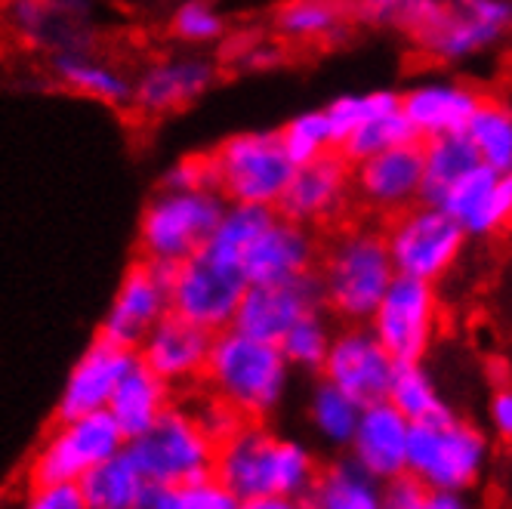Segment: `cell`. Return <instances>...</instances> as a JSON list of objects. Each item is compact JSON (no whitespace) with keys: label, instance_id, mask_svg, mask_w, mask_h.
Segmentation results:
<instances>
[{"label":"cell","instance_id":"obj_45","mask_svg":"<svg viewBox=\"0 0 512 509\" xmlns=\"http://www.w3.org/2000/svg\"><path fill=\"white\" fill-rule=\"evenodd\" d=\"M401 4H405V0H349V10L364 16V19H371V22H389L392 25Z\"/></svg>","mask_w":512,"mask_h":509},{"label":"cell","instance_id":"obj_18","mask_svg":"<svg viewBox=\"0 0 512 509\" xmlns=\"http://www.w3.org/2000/svg\"><path fill=\"white\" fill-rule=\"evenodd\" d=\"M324 312L321 300V284L318 275H300L287 281H269V284H250L247 294L235 312L232 327L238 331L266 340V343H281V337L294 327L300 318Z\"/></svg>","mask_w":512,"mask_h":509},{"label":"cell","instance_id":"obj_5","mask_svg":"<svg viewBox=\"0 0 512 509\" xmlns=\"http://www.w3.org/2000/svg\"><path fill=\"white\" fill-rule=\"evenodd\" d=\"M491 463L494 435L454 408L442 417L411 423L408 472L429 491L472 494L488 479Z\"/></svg>","mask_w":512,"mask_h":509},{"label":"cell","instance_id":"obj_28","mask_svg":"<svg viewBox=\"0 0 512 509\" xmlns=\"http://www.w3.org/2000/svg\"><path fill=\"white\" fill-rule=\"evenodd\" d=\"M306 503L309 509H383V482L352 457H337L321 463Z\"/></svg>","mask_w":512,"mask_h":509},{"label":"cell","instance_id":"obj_15","mask_svg":"<svg viewBox=\"0 0 512 509\" xmlns=\"http://www.w3.org/2000/svg\"><path fill=\"white\" fill-rule=\"evenodd\" d=\"M7 25L31 50H96V10L90 0H10Z\"/></svg>","mask_w":512,"mask_h":509},{"label":"cell","instance_id":"obj_9","mask_svg":"<svg viewBox=\"0 0 512 509\" xmlns=\"http://www.w3.org/2000/svg\"><path fill=\"white\" fill-rule=\"evenodd\" d=\"M247 287L250 281L241 263L204 244L173 269L170 312L204 327L210 334H219L232 327Z\"/></svg>","mask_w":512,"mask_h":509},{"label":"cell","instance_id":"obj_14","mask_svg":"<svg viewBox=\"0 0 512 509\" xmlns=\"http://www.w3.org/2000/svg\"><path fill=\"white\" fill-rule=\"evenodd\" d=\"M398 361L377 340L371 324H343L334 331L331 349L321 365L327 383L349 392L355 402L371 405L389 395V383Z\"/></svg>","mask_w":512,"mask_h":509},{"label":"cell","instance_id":"obj_23","mask_svg":"<svg viewBox=\"0 0 512 509\" xmlns=\"http://www.w3.org/2000/svg\"><path fill=\"white\" fill-rule=\"evenodd\" d=\"M321 250L315 244V235L309 226L275 216V220L260 232L241 257V269L250 284H269V281H287L315 272Z\"/></svg>","mask_w":512,"mask_h":509},{"label":"cell","instance_id":"obj_12","mask_svg":"<svg viewBox=\"0 0 512 509\" xmlns=\"http://www.w3.org/2000/svg\"><path fill=\"white\" fill-rule=\"evenodd\" d=\"M368 324L395 361H423L442 324L435 284L395 275Z\"/></svg>","mask_w":512,"mask_h":509},{"label":"cell","instance_id":"obj_16","mask_svg":"<svg viewBox=\"0 0 512 509\" xmlns=\"http://www.w3.org/2000/svg\"><path fill=\"white\" fill-rule=\"evenodd\" d=\"M352 198L383 220L423 198V145H395L352 164Z\"/></svg>","mask_w":512,"mask_h":509},{"label":"cell","instance_id":"obj_6","mask_svg":"<svg viewBox=\"0 0 512 509\" xmlns=\"http://www.w3.org/2000/svg\"><path fill=\"white\" fill-rule=\"evenodd\" d=\"M226 204L229 201L210 186H161L139 216V257L161 266H179L189 260L210 241Z\"/></svg>","mask_w":512,"mask_h":509},{"label":"cell","instance_id":"obj_27","mask_svg":"<svg viewBox=\"0 0 512 509\" xmlns=\"http://www.w3.org/2000/svg\"><path fill=\"white\" fill-rule=\"evenodd\" d=\"M50 75L65 90L96 99L102 105L124 108L133 102V81L112 62H105L93 50L56 53L50 56Z\"/></svg>","mask_w":512,"mask_h":509},{"label":"cell","instance_id":"obj_41","mask_svg":"<svg viewBox=\"0 0 512 509\" xmlns=\"http://www.w3.org/2000/svg\"><path fill=\"white\" fill-rule=\"evenodd\" d=\"M16 509H87L78 482H31Z\"/></svg>","mask_w":512,"mask_h":509},{"label":"cell","instance_id":"obj_19","mask_svg":"<svg viewBox=\"0 0 512 509\" xmlns=\"http://www.w3.org/2000/svg\"><path fill=\"white\" fill-rule=\"evenodd\" d=\"M216 62L201 53H173L145 65L133 78V108L145 118H164L198 102L216 81Z\"/></svg>","mask_w":512,"mask_h":509},{"label":"cell","instance_id":"obj_42","mask_svg":"<svg viewBox=\"0 0 512 509\" xmlns=\"http://www.w3.org/2000/svg\"><path fill=\"white\" fill-rule=\"evenodd\" d=\"M192 411H195V417H198V423L207 429V435H210V439L219 445V442H223L226 439V435H232L244 420L226 405V402H219V398L216 395H201L198 398V402L192 405Z\"/></svg>","mask_w":512,"mask_h":509},{"label":"cell","instance_id":"obj_46","mask_svg":"<svg viewBox=\"0 0 512 509\" xmlns=\"http://www.w3.org/2000/svg\"><path fill=\"white\" fill-rule=\"evenodd\" d=\"M238 509H309V503H306V497L269 494V497H250V500H241Z\"/></svg>","mask_w":512,"mask_h":509},{"label":"cell","instance_id":"obj_17","mask_svg":"<svg viewBox=\"0 0 512 509\" xmlns=\"http://www.w3.org/2000/svg\"><path fill=\"white\" fill-rule=\"evenodd\" d=\"M352 201V161L343 152H327L300 164L278 201V213L303 226L334 223Z\"/></svg>","mask_w":512,"mask_h":509},{"label":"cell","instance_id":"obj_20","mask_svg":"<svg viewBox=\"0 0 512 509\" xmlns=\"http://www.w3.org/2000/svg\"><path fill=\"white\" fill-rule=\"evenodd\" d=\"M213 334L204 327L186 321L176 312H167L136 346L142 365H149L167 386L186 389L204 380V368L210 358Z\"/></svg>","mask_w":512,"mask_h":509},{"label":"cell","instance_id":"obj_33","mask_svg":"<svg viewBox=\"0 0 512 509\" xmlns=\"http://www.w3.org/2000/svg\"><path fill=\"white\" fill-rule=\"evenodd\" d=\"M349 0H287L275 28L281 38L297 44L334 41L349 22Z\"/></svg>","mask_w":512,"mask_h":509},{"label":"cell","instance_id":"obj_11","mask_svg":"<svg viewBox=\"0 0 512 509\" xmlns=\"http://www.w3.org/2000/svg\"><path fill=\"white\" fill-rule=\"evenodd\" d=\"M124 448V432L108 411L59 417L31 457V482H81L90 469Z\"/></svg>","mask_w":512,"mask_h":509},{"label":"cell","instance_id":"obj_36","mask_svg":"<svg viewBox=\"0 0 512 509\" xmlns=\"http://www.w3.org/2000/svg\"><path fill=\"white\" fill-rule=\"evenodd\" d=\"M238 497L216 476L176 485H149L136 509H238Z\"/></svg>","mask_w":512,"mask_h":509},{"label":"cell","instance_id":"obj_25","mask_svg":"<svg viewBox=\"0 0 512 509\" xmlns=\"http://www.w3.org/2000/svg\"><path fill=\"white\" fill-rule=\"evenodd\" d=\"M479 99H482V93L466 84L432 81V84H420L401 96V112L408 115L417 139L423 142L432 136L463 133Z\"/></svg>","mask_w":512,"mask_h":509},{"label":"cell","instance_id":"obj_24","mask_svg":"<svg viewBox=\"0 0 512 509\" xmlns=\"http://www.w3.org/2000/svg\"><path fill=\"white\" fill-rule=\"evenodd\" d=\"M448 210L466 235H497L512 229V173H494L479 164L435 204Z\"/></svg>","mask_w":512,"mask_h":509},{"label":"cell","instance_id":"obj_39","mask_svg":"<svg viewBox=\"0 0 512 509\" xmlns=\"http://www.w3.org/2000/svg\"><path fill=\"white\" fill-rule=\"evenodd\" d=\"M278 136H281L287 158L297 167L334 152V136H331V124H327L324 108H318V112H303L294 121H287L278 130Z\"/></svg>","mask_w":512,"mask_h":509},{"label":"cell","instance_id":"obj_34","mask_svg":"<svg viewBox=\"0 0 512 509\" xmlns=\"http://www.w3.org/2000/svg\"><path fill=\"white\" fill-rule=\"evenodd\" d=\"M408 142H420L408 115L401 112V96H389L377 112L364 121L337 152H343L352 164L364 161L371 155H380L386 149H395V145H408Z\"/></svg>","mask_w":512,"mask_h":509},{"label":"cell","instance_id":"obj_47","mask_svg":"<svg viewBox=\"0 0 512 509\" xmlns=\"http://www.w3.org/2000/svg\"><path fill=\"white\" fill-rule=\"evenodd\" d=\"M426 509H482V506L475 503L472 494L463 491H432Z\"/></svg>","mask_w":512,"mask_h":509},{"label":"cell","instance_id":"obj_37","mask_svg":"<svg viewBox=\"0 0 512 509\" xmlns=\"http://www.w3.org/2000/svg\"><path fill=\"white\" fill-rule=\"evenodd\" d=\"M278 210L275 207H260V204H235L229 201L223 216H219V223L210 235V247L226 253V257L238 260L244 257V250L260 238V232L275 220Z\"/></svg>","mask_w":512,"mask_h":509},{"label":"cell","instance_id":"obj_22","mask_svg":"<svg viewBox=\"0 0 512 509\" xmlns=\"http://www.w3.org/2000/svg\"><path fill=\"white\" fill-rule=\"evenodd\" d=\"M408 448H411V420L392 402H371L361 408L358 426L346 457H352L374 479L389 482L408 472Z\"/></svg>","mask_w":512,"mask_h":509},{"label":"cell","instance_id":"obj_2","mask_svg":"<svg viewBox=\"0 0 512 509\" xmlns=\"http://www.w3.org/2000/svg\"><path fill=\"white\" fill-rule=\"evenodd\" d=\"M294 380V368L278 343L256 340L238 327L213 334L204 386L226 402L241 420H269L281 411Z\"/></svg>","mask_w":512,"mask_h":509},{"label":"cell","instance_id":"obj_7","mask_svg":"<svg viewBox=\"0 0 512 509\" xmlns=\"http://www.w3.org/2000/svg\"><path fill=\"white\" fill-rule=\"evenodd\" d=\"M213 189L235 204L278 207L297 164L287 158L278 130L229 136L207 155Z\"/></svg>","mask_w":512,"mask_h":509},{"label":"cell","instance_id":"obj_29","mask_svg":"<svg viewBox=\"0 0 512 509\" xmlns=\"http://www.w3.org/2000/svg\"><path fill=\"white\" fill-rule=\"evenodd\" d=\"M420 145H423V198L420 201L426 204H442V198L460 183V179L482 164L463 133L432 136V139H423Z\"/></svg>","mask_w":512,"mask_h":509},{"label":"cell","instance_id":"obj_4","mask_svg":"<svg viewBox=\"0 0 512 509\" xmlns=\"http://www.w3.org/2000/svg\"><path fill=\"white\" fill-rule=\"evenodd\" d=\"M324 312L343 324H368L395 278L380 229L346 226L321 250L315 266Z\"/></svg>","mask_w":512,"mask_h":509},{"label":"cell","instance_id":"obj_10","mask_svg":"<svg viewBox=\"0 0 512 509\" xmlns=\"http://www.w3.org/2000/svg\"><path fill=\"white\" fill-rule=\"evenodd\" d=\"M383 238L395 275L420 278L429 284L454 269L466 244V232L454 216L426 201H417L408 210L389 216Z\"/></svg>","mask_w":512,"mask_h":509},{"label":"cell","instance_id":"obj_8","mask_svg":"<svg viewBox=\"0 0 512 509\" xmlns=\"http://www.w3.org/2000/svg\"><path fill=\"white\" fill-rule=\"evenodd\" d=\"M127 454L149 485H176L213 476L216 442L198 423L192 405H170L149 429L127 442Z\"/></svg>","mask_w":512,"mask_h":509},{"label":"cell","instance_id":"obj_30","mask_svg":"<svg viewBox=\"0 0 512 509\" xmlns=\"http://www.w3.org/2000/svg\"><path fill=\"white\" fill-rule=\"evenodd\" d=\"M361 408L364 405L355 402L349 392H343L340 386L327 383L321 377L306 398V420H309V429L315 432V439L324 448L346 451L352 442V432L358 426Z\"/></svg>","mask_w":512,"mask_h":509},{"label":"cell","instance_id":"obj_3","mask_svg":"<svg viewBox=\"0 0 512 509\" xmlns=\"http://www.w3.org/2000/svg\"><path fill=\"white\" fill-rule=\"evenodd\" d=\"M392 25L435 62L479 56L512 34V0H405Z\"/></svg>","mask_w":512,"mask_h":509},{"label":"cell","instance_id":"obj_26","mask_svg":"<svg viewBox=\"0 0 512 509\" xmlns=\"http://www.w3.org/2000/svg\"><path fill=\"white\" fill-rule=\"evenodd\" d=\"M173 405V386H167L149 365H142L139 355L130 365V371L115 386L112 402H108V414L124 432V439H136L149 429L167 408Z\"/></svg>","mask_w":512,"mask_h":509},{"label":"cell","instance_id":"obj_35","mask_svg":"<svg viewBox=\"0 0 512 509\" xmlns=\"http://www.w3.org/2000/svg\"><path fill=\"white\" fill-rule=\"evenodd\" d=\"M386 402H392L411 423H423L451 411L442 389H438L432 374L423 368V361H398Z\"/></svg>","mask_w":512,"mask_h":509},{"label":"cell","instance_id":"obj_48","mask_svg":"<svg viewBox=\"0 0 512 509\" xmlns=\"http://www.w3.org/2000/svg\"><path fill=\"white\" fill-rule=\"evenodd\" d=\"M275 62H278V50L272 44H253V47H244L241 53L244 68H269Z\"/></svg>","mask_w":512,"mask_h":509},{"label":"cell","instance_id":"obj_43","mask_svg":"<svg viewBox=\"0 0 512 509\" xmlns=\"http://www.w3.org/2000/svg\"><path fill=\"white\" fill-rule=\"evenodd\" d=\"M429 494L432 491L423 482L405 472V476L383 482V509H426Z\"/></svg>","mask_w":512,"mask_h":509},{"label":"cell","instance_id":"obj_44","mask_svg":"<svg viewBox=\"0 0 512 509\" xmlns=\"http://www.w3.org/2000/svg\"><path fill=\"white\" fill-rule=\"evenodd\" d=\"M488 432L503 445L512 442V380L497 383L488 398Z\"/></svg>","mask_w":512,"mask_h":509},{"label":"cell","instance_id":"obj_21","mask_svg":"<svg viewBox=\"0 0 512 509\" xmlns=\"http://www.w3.org/2000/svg\"><path fill=\"white\" fill-rule=\"evenodd\" d=\"M133 361H136V349L96 337L81 352L75 365H71V371L62 383V392H59L56 414L81 417V414L105 411L115 395V386L130 371Z\"/></svg>","mask_w":512,"mask_h":509},{"label":"cell","instance_id":"obj_49","mask_svg":"<svg viewBox=\"0 0 512 509\" xmlns=\"http://www.w3.org/2000/svg\"><path fill=\"white\" fill-rule=\"evenodd\" d=\"M506 448H509V454H512V442H506Z\"/></svg>","mask_w":512,"mask_h":509},{"label":"cell","instance_id":"obj_38","mask_svg":"<svg viewBox=\"0 0 512 509\" xmlns=\"http://www.w3.org/2000/svg\"><path fill=\"white\" fill-rule=\"evenodd\" d=\"M331 340H334V327H331V321H327V312H312L290 327L278 346L287 358V365L294 371L321 374V365L327 358V349H331Z\"/></svg>","mask_w":512,"mask_h":509},{"label":"cell","instance_id":"obj_31","mask_svg":"<svg viewBox=\"0 0 512 509\" xmlns=\"http://www.w3.org/2000/svg\"><path fill=\"white\" fill-rule=\"evenodd\" d=\"M78 485L87 509H136L145 488H149L127 448L90 469Z\"/></svg>","mask_w":512,"mask_h":509},{"label":"cell","instance_id":"obj_32","mask_svg":"<svg viewBox=\"0 0 512 509\" xmlns=\"http://www.w3.org/2000/svg\"><path fill=\"white\" fill-rule=\"evenodd\" d=\"M469 145L494 173H512V102L482 96L463 130Z\"/></svg>","mask_w":512,"mask_h":509},{"label":"cell","instance_id":"obj_13","mask_svg":"<svg viewBox=\"0 0 512 509\" xmlns=\"http://www.w3.org/2000/svg\"><path fill=\"white\" fill-rule=\"evenodd\" d=\"M173 269L176 266H161L139 257L124 272L112 303H108L105 318L99 324V337L136 349L142 337L170 312Z\"/></svg>","mask_w":512,"mask_h":509},{"label":"cell","instance_id":"obj_1","mask_svg":"<svg viewBox=\"0 0 512 509\" xmlns=\"http://www.w3.org/2000/svg\"><path fill=\"white\" fill-rule=\"evenodd\" d=\"M318 472V454L306 442L272 429L269 420H244L216 445L213 476L238 500L269 494L306 497Z\"/></svg>","mask_w":512,"mask_h":509},{"label":"cell","instance_id":"obj_40","mask_svg":"<svg viewBox=\"0 0 512 509\" xmlns=\"http://www.w3.org/2000/svg\"><path fill=\"white\" fill-rule=\"evenodd\" d=\"M170 31L182 44H213L226 34V19L219 13L210 0H182V4L173 10L170 19Z\"/></svg>","mask_w":512,"mask_h":509}]
</instances>
